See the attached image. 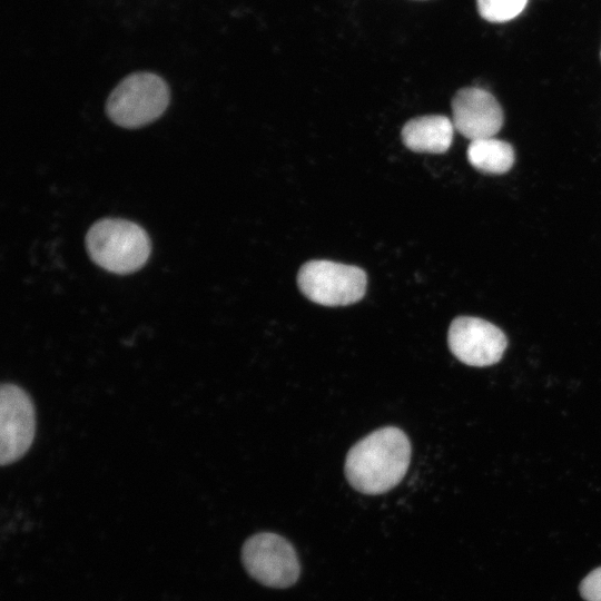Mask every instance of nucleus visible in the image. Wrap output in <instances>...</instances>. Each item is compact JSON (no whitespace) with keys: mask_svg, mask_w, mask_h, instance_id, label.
Returning <instances> with one entry per match:
<instances>
[{"mask_svg":"<svg viewBox=\"0 0 601 601\" xmlns=\"http://www.w3.org/2000/svg\"><path fill=\"white\" fill-rule=\"evenodd\" d=\"M411 443L394 426L378 428L351 447L345 461L348 483L358 492L381 494L396 486L407 472Z\"/></svg>","mask_w":601,"mask_h":601,"instance_id":"obj_1","label":"nucleus"},{"mask_svg":"<svg viewBox=\"0 0 601 601\" xmlns=\"http://www.w3.org/2000/svg\"><path fill=\"white\" fill-rule=\"evenodd\" d=\"M86 247L93 263L115 274L140 269L150 255L147 233L139 225L120 218L96 221L87 233Z\"/></svg>","mask_w":601,"mask_h":601,"instance_id":"obj_2","label":"nucleus"},{"mask_svg":"<svg viewBox=\"0 0 601 601\" xmlns=\"http://www.w3.org/2000/svg\"><path fill=\"white\" fill-rule=\"evenodd\" d=\"M168 104L169 89L162 78L151 72H135L111 91L106 110L116 125L137 128L160 117Z\"/></svg>","mask_w":601,"mask_h":601,"instance_id":"obj_3","label":"nucleus"},{"mask_svg":"<svg viewBox=\"0 0 601 601\" xmlns=\"http://www.w3.org/2000/svg\"><path fill=\"white\" fill-rule=\"evenodd\" d=\"M365 272L353 265L325 259L305 263L297 274L300 292L324 306H345L362 299L366 292Z\"/></svg>","mask_w":601,"mask_h":601,"instance_id":"obj_4","label":"nucleus"},{"mask_svg":"<svg viewBox=\"0 0 601 601\" xmlns=\"http://www.w3.org/2000/svg\"><path fill=\"white\" fill-rule=\"evenodd\" d=\"M242 561L258 582L272 588H287L299 575V562L292 544L275 533H258L243 545Z\"/></svg>","mask_w":601,"mask_h":601,"instance_id":"obj_5","label":"nucleus"},{"mask_svg":"<svg viewBox=\"0 0 601 601\" xmlns=\"http://www.w3.org/2000/svg\"><path fill=\"white\" fill-rule=\"evenodd\" d=\"M36 434V413L29 394L20 386L7 383L0 391V463L20 460L31 446Z\"/></svg>","mask_w":601,"mask_h":601,"instance_id":"obj_6","label":"nucleus"},{"mask_svg":"<svg viewBox=\"0 0 601 601\" xmlns=\"http://www.w3.org/2000/svg\"><path fill=\"white\" fill-rule=\"evenodd\" d=\"M447 344L452 354L470 366L497 363L506 348L504 333L492 323L472 316H459L450 325Z\"/></svg>","mask_w":601,"mask_h":601,"instance_id":"obj_7","label":"nucleus"},{"mask_svg":"<svg viewBox=\"0 0 601 601\" xmlns=\"http://www.w3.org/2000/svg\"><path fill=\"white\" fill-rule=\"evenodd\" d=\"M452 122L465 138L494 137L503 126V110L492 93L483 88L460 89L452 99Z\"/></svg>","mask_w":601,"mask_h":601,"instance_id":"obj_8","label":"nucleus"},{"mask_svg":"<svg viewBox=\"0 0 601 601\" xmlns=\"http://www.w3.org/2000/svg\"><path fill=\"white\" fill-rule=\"evenodd\" d=\"M454 129L447 117L428 115L408 120L402 128L401 137L410 150L443 154L452 144Z\"/></svg>","mask_w":601,"mask_h":601,"instance_id":"obj_9","label":"nucleus"},{"mask_svg":"<svg viewBox=\"0 0 601 601\" xmlns=\"http://www.w3.org/2000/svg\"><path fill=\"white\" fill-rule=\"evenodd\" d=\"M466 155L470 164L485 174L508 173L514 164L512 146L494 137L472 140Z\"/></svg>","mask_w":601,"mask_h":601,"instance_id":"obj_10","label":"nucleus"},{"mask_svg":"<svg viewBox=\"0 0 601 601\" xmlns=\"http://www.w3.org/2000/svg\"><path fill=\"white\" fill-rule=\"evenodd\" d=\"M528 0H476L480 16L491 22H504L518 17Z\"/></svg>","mask_w":601,"mask_h":601,"instance_id":"obj_11","label":"nucleus"},{"mask_svg":"<svg viewBox=\"0 0 601 601\" xmlns=\"http://www.w3.org/2000/svg\"><path fill=\"white\" fill-rule=\"evenodd\" d=\"M580 592L585 601H601V566L583 579Z\"/></svg>","mask_w":601,"mask_h":601,"instance_id":"obj_12","label":"nucleus"}]
</instances>
